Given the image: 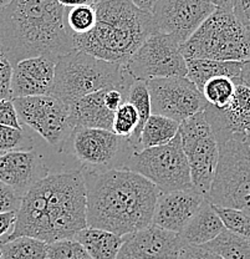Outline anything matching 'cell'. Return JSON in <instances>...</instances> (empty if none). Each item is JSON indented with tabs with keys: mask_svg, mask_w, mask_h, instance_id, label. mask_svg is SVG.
I'll list each match as a JSON object with an SVG mask.
<instances>
[{
	"mask_svg": "<svg viewBox=\"0 0 250 259\" xmlns=\"http://www.w3.org/2000/svg\"><path fill=\"white\" fill-rule=\"evenodd\" d=\"M87 227L86 186L80 169L47 175L23 194L7 241L33 237L47 244L74 239Z\"/></svg>",
	"mask_w": 250,
	"mask_h": 259,
	"instance_id": "1",
	"label": "cell"
},
{
	"mask_svg": "<svg viewBox=\"0 0 250 259\" xmlns=\"http://www.w3.org/2000/svg\"><path fill=\"white\" fill-rule=\"evenodd\" d=\"M83 177L87 227L126 236L152 225L161 191L147 178L127 168L90 169Z\"/></svg>",
	"mask_w": 250,
	"mask_h": 259,
	"instance_id": "2",
	"label": "cell"
},
{
	"mask_svg": "<svg viewBox=\"0 0 250 259\" xmlns=\"http://www.w3.org/2000/svg\"><path fill=\"white\" fill-rule=\"evenodd\" d=\"M58 0H12L0 10V45L13 64L29 58L60 56L75 50Z\"/></svg>",
	"mask_w": 250,
	"mask_h": 259,
	"instance_id": "3",
	"label": "cell"
},
{
	"mask_svg": "<svg viewBox=\"0 0 250 259\" xmlns=\"http://www.w3.org/2000/svg\"><path fill=\"white\" fill-rule=\"evenodd\" d=\"M91 31L74 35L75 50L102 60L125 65L144 40L156 32L153 16L131 0H98Z\"/></svg>",
	"mask_w": 250,
	"mask_h": 259,
	"instance_id": "4",
	"label": "cell"
},
{
	"mask_svg": "<svg viewBox=\"0 0 250 259\" xmlns=\"http://www.w3.org/2000/svg\"><path fill=\"white\" fill-rule=\"evenodd\" d=\"M133 82L125 65L102 60L80 50H72L56 60L51 96L70 104L88 94L117 89L126 97Z\"/></svg>",
	"mask_w": 250,
	"mask_h": 259,
	"instance_id": "5",
	"label": "cell"
},
{
	"mask_svg": "<svg viewBox=\"0 0 250 259\" xmlns=\"http://www.w3.org/2000/svg\"><path fill=\"white\" fill-rule=\"evenodd\" d=\"M248 134L217 139L218 163L206 199L213 206L250 215V146Z\"/></svg>",
	"mask_w": 250,
	"mask_h": 259,
	"instance_id": "6",
	"label": "cell"
},
{
	"mask_svg": "<svg viewBox=\"0 0 250 259\" xmlns=\"http://www.w3.org/2000/svg\"><path fill=\"white\" fill-rule=\"evenodd\" d=\"M184 59L245 61L250 59V31L233 12L216 9L181 45Z\"/></svg>",
	"mask_w": 250,
	"mask_h": 259,
	"instance_id": "7",
	"label": "cell"
},
{
	"mask_svg": "<svg viewBox=\"0 0 250 259\" xmlns=\"http://www.w3.org/2000/svg\"><path fill=\"white\" fill-rule=\"evenodd\" d=\"M122 168L147 178L162 193L194 188L179 132L168 144L133 151Z\"/></svg>",
	"mask_w": 250,
	"mask_h": 259,
	"instance_id": "8",
	"label": "cell"
},
{
	"mask_svg": "<svg viewBox=\"0 0 250 259\" xmlns=\"http://www.w3.org/2000/svg\"><path fill=\"white\" fill-rule=\"evenodd\" d=\"M181 42L172 35L153 32L125 64L134 81H149L162 77L187 75V64Z\"/></svg>",
	"mask_w": 250,
	"mask_h": 259,
	"instance_id": "9",
	"label": "cell"
},
{
	"mask_svg": "<svg viewBox=\"0 0 250 259\" xmlns=\"http://www.w3.org/2000/svg\"><path fill=\"white\" fill-rule=\"evenodd\" d=\"M179 135L193 187L206 197L216 172L219 150L204 111L184 120L179 126Z\"/></svg>",
	"mask_w": 250,
	"mask_h": 259,
	"instance_id": "10",
	"label": "cell"
},
{
	"mask_svg": "<svg viewBox=\"0 0 250 259\" xmlns=\"http://www.w3.org/2000/svg\"><path fill=\"white\" fill-rule=\"evenodd\" d=\"M21 126H28L54 147L63 148L72 128L69 122L70 107L63 100L51 95L13 99Z\"/></svg>",
	"mask_w": 250,
	"mask_h": 259,
	"instance_id": "11",
	"label": "cell"
},
{
	"mask_svg": "<svg viewBox=\"0 0 250 259\" xmlns=\"http://www.w3.org/2000/svg\"><path fill=\"white\" fill-rule=\"evenodd\" d=\"M153 115H161L182 123L204 111L208 102L197 86L185 76L162 77L146 81Z\"/></svg>",
	"mask_w": 250,
	"mask_h": 259,
	"instance_id": "12",
	"label": "cell"
},
{
	"mask_svg": "<svg viewBox=\"0 0 250 259\" xmlns=\"http://www.w3.org/2000/svg\"><path fill=\"white\" fill-rule=\"evenodd\" d=\"M72 152L87 169L123 167L133 148L123 137L102 128H76L70 135Z\"/></svg>",
	"mask_w": 250,
	"mask_h": 259,
	"instance_id": "13",
	"label": "cell"
},
{
	"mask_svg": "<svg viewBox=\"0 0 250 259\" xmlns=\"http://www.w3.org/2000/svg\"><path fill=\"white\" fill-rule=\"evenodd\" d=\"M214 10L211 0H157L151 14L156 30L183 44Z\"/></svg>",
	"mask_w": 250,
	"mask_h": 259,
	"instance_id": "14",
	"label": "cell"
},
{
	"mask_svg": "<svg viewBox=\"0 0 250 259\" xmlns=\"http://www.w3.org/2000/svg\"><path fill=\"white\" fill-rule=\"evenodd\" d=\"M181 248L178 233L151 225L126 234L117 259H178Z\"/></svg>",
	"mask_w": 250,
	"mask_h": 259,
	"instance_id": "15",
	"label": "cell"
},
{
	"mask_svg": "<svg viewBox=\"0 0 250 259\" xmlns=\"http://www.w3.org/2000/svg\"><path fill=\"white\" fill-rule=\"evenodd\" d=\"M204 198V194L198 192L195 188L161 192L156 202L152 225L173 233H181L199 208Z\"/></svg>",
	"mask_w": 250,
	"mask_h": 259,
	"instance_id": "16",
	"label": "cell"
},
{
	"mask_svg": "<svg viewBox=\"0 0 250 259\" xmlns=\"http://www.w3.org/2000/svg\"><path fill=\"white\" fill-rule=\"evenodd\" d=\"M56 59L36 56L24 59L13 66V99L51 95L55 80Z\"/></svg>",
	"mask_w": 250,
	"mask_h": 259,
	"instance_id": "17",
	"label": "cell"
},
{
	"mask_svg": "<svg viewBox=\"0 0 250 259\" xmlns=\"http://www.w3.org/2000/svg\"><path fill=\"white\" fill-rule=\"evenodd\" d=\"M204 113L217 139L233 134L250 132V88L236 83L232 100L227 106L218 107L207 105Z\"/></svg>",
	"mask_w": 250,
	"mask_h": 259,
	"instance_id": "18",
	"label": "cell"
},
{
	"mask_svg": "<svg viewBox=\"0 0 250 259\" xmlns=\"http://www.w3.org/2000/svg\"><path fill=\"white\" fill-rule=\"evenodd\" d=\"M47 176V167L37 152L13 151L0 155V181L23 194Z\"/></svg>",
	"mask_w": 250,
	"mask_h": 259,
	"instance_id": "19",
	"label": "cell"
},
{
	"mask_svg": "<svg viewBox=\"0 0 250 259\" xmlns=\"http://www.w3.org/2000/svg\"><path fill=\"white\" fill-rule=\"evenodd\" d=\"M105 91L106 90L88 94L70 102L69 122L72 131L76 128H102L112 131L115 112L105 105Z\"/></svg>",
	"mask_w": 250,
	"mask_h": 259,
	"instance_id": "20",
	"label": "cell"
},
{
	"mask_svg": "<svg viewBox=\"0 0 250 259\" xmlns=\"http://www.w3.org/2000/svg\"><path fill=\"white\" fill-rule=\"evenodd\" d=\"M224 229L225 227L213 204L204 198L192 220L178 233V237L182 245H204Z\"/></svg>",
	"mask_w": 250,
	"mask_h": 259,
	"instance_id": "21",
	"label": "cell"
},
{
	"mask_svg": "<svg viewBox=\"0 0 250 259\" xmlns=\"http://www.w3.org/2000/svg\"><path fill=\"white\" fill-rule=\"evenodd\" d=\"M187 77L202 93L204 83L212 77L227 76L238 83L243 61H220L209 59H185Z\"/></svg>",
	"mask_w": 250,
	"mask_h": 259,
	"instance_id": "22",
	"label": "cell"
},
{
	"mask_svg": "<svg viewBox=\"0 0 250 259\" xmlns=\"http://www.w3.org/2000/svg\"><path fill=\"white\" fill-rule=\"evenodd\" d=\"M74 239L81 243L93 259H117L125 236H117L105 229L86 227Z\"/></svg>",
	"mask_w": 250,
	"mask_h": 259,
	"instance_id": "23",
	"label": "cell"
},
{
	"mask_svg": "<svg viewBox=\"0 0 250 259\" xmlns=\"http://www.w3.org/2000/svg\"><path fill=\"white\" fill-rule=\"evenodd\" d=\"M181 123L161 115H151L141 134V150L168 144L179 132Z\"/></svg>",
	"mask_w": 250,
	"mask_h": 259,
	"instance_id": "24",
	"label": "cell"
},
{
	"mask_svg": "<svg viewBox=\"0 0 250 259\" xmlns=\"http://www.w3.org/2000/svg\"><path fill=\"white\" fill-rule=\"evenodd\" d=\"M126 101L131 102L134 109L138 113V125L132 134V136L127 140L128 144L133 148V151L141 150V134L143 126L146 125L147 120L152 115V109H151V99L147 83L144 81H134L130 86L126 95Z\"/></svg>",
	"mask_w": 250,
	"mask_h": 259,
	"instance_id": "25",
	"label": "cell"
},
{
	"mask_svg": "<svg viewBox=\"0 0 250 259\" xmlns=\"http://www.w3.org/2000/svg\"><path fill=\"white\" fill-rule=\"evenodd\" d=\"M49 244L33 237H17L0 243L3 259H47Z\"/></svg>",
	"mask_w": 250,
	"mask_h": 259,
	"instance_id": "26",
	"label": "cell"
},
{
	"mask_svg": "<svg viewBox=\"0 0 250 259\" xmlns=\"http://www.w3.org/2000/svg\"><path fill=\"white\" fill-rule=\"evenodd\" d=\"M204 245L223 259H250V239L233 233L227 228Z\"/></svg>",
	"mask_w": 250,
	"mask_h": 259,
	"instance_id": "27",
	"label": "cell"
},
{
	"mask_svg": "<svg viewBox=\"0 0 250 259\" xmlns=\"http://www.w3.org/2000/svg\"><path fill=\"white\" fill-rule=\"evenodd\" d=\"M235 81L227 76L212 77L202 89L204 99L212 106L222 109L227 106L235 91Z\"/></svg>",
	"mask_w": 250,
	"mask_h": 259,
	"instance_id": "28",
	"label": "cell"
},
{
	"mask_svg": "<svg viewBox=\"0 0 250 259\" xmlns=\"http://www.w3.org/2000/svg\"><path fill=\"white\" fill-rule=\"evenodd\" d=\"M66 25L74 35L87 34L96 24V9L93 5H77L66 10Z\"/></svg>",
	"mask_w": 250,
	"mask_h": 259,
	"instance_id": "29",
	"label": "cell"
},
{
	"mask_svg": "<svg viewBox=\"0 0 250 259\" xmlns=\"http://www.w3.org/2000/svg\"><path fill=\"white\" fill-rule=\"evenodd\" d=\"M33 147V139L23 128L0 125V155L13 151H29Z\"/></svg>",
	"mask_w": 250,
	"mask_h": 259,
	"instance_id": "30",
	"label": "cell"
},
{
	"mask_svg": "<svg viewBox=\"0 0 250 259\" xmlns=\"http://www.w3.org/2000/svg\"><path fill=\"white\" fill-rule=\"evenodd\" d=\"M138 125V113L131 102L125 101L115 112L112 132L128 140Z\"/></svg>",
	"mask_w": 250,
	"mask_h": 259,
	"instance_id": "31",
	"label": "cell"
},
{
	"mask_svg": "<svg viewBox=\"0 0 250 259\" xmlns=\"http://www.w3.org/2000/svg\"><path fill=\"white\" fill-rule=\"evenodd\" d=\"M228 231L250 239V215L238 209L213 206Z\"/></svg>",
	"mask_w": 250,
	"mask_h": 259,
	"instance_id": "32",
	"label": "cell"
},
{
	"mask_svg": "<svg viewBox=\"0 0 250 259\" xmlns=\"http://www.w3.org/2000/svg\"><path fill=\"white\" fill-rule=\"evenodd\" d=\"M47 259H93L76 239H63L50 243Z\"/></svg>",
	"mask_w": 250,
	"mask_h": 259,
	"instance_id": "33",
	"label": "cell"
},
{
	"mask_svg": "<svg viewBox=\"0 0 250 259\" xmlns=\"http://www.w3.org/2000/svg\"><path fill=\"white\" fill-rule=\"evenodd\" d=\"M12 79L13 64L5 58L0 56V100H12Z\"/></svg>",
	"mask_w": 250,
	"mask_h": 259,
	"instance_id": "34",
	"label": "cell"
},
{
	"mask_svg": "<svg viewBox=\"0 0 250 259\" xmlns=\"http://www.w3.org/2000/svg\"><path fill=\"white\" fill-rule=\"evenodd\" d=\"M20 194L0 181V212L18 210L19 206H20Z\"/></svg>",
	"mask_w": 250,
	"mask_h": 259,
	"instance_id": "35",
	"label": "cell"
},
{
	"mask_svg": "<svg viewBox=\"0 0 250 259\" xmlns=\"http://www.w3.org/2000/svg\"><path fill=\"white\" fill-rule=\"evenodd\" d=\"M178 259H223L206 245H182Z\"/></svg>",
	"mask_w": 250,
	"mask_h": 259,
	"instance_id": "36",
	"label": "cell"
},
{
	"mask_svg": "<svg viewBox=\"0 0 250 259\" xmlns=\"http://www.w3.org/2000/svg\"><path fill=\"white\" fill-rule=\"evenodd\" d=\"M0 125L13 126L17 128H23L19 122V118L15 111L14 102L12 100H0Z\"/></svg>",
	"mask_w": 250,
	"mask_h": 259,
	"instance_id": "37",
	"label": "cell"
},
{
	"mask_svg": "<svg viewBox=\"0 0 250 259\" xmlns=\"http://www.w3.org/2000/svg\"><path fill=\"white\" fill-rule=\"evenodd\" d=\"M17 221V210L12 212H0V243L7 241L13 232Z\"/></svg>",
	"mask_w": 250,
	"mask_h": 259,
	"instance_id": "38",
	"label": "cell"
},
{
	"mask_svg": "<svg viewBox=\"0 0 250 259\" xmlns=\"http://www.w3.org/2000/svg\"><path fill=\"white\" fill-rule=\"evenodd\" d=\"M233 13L244 28L250 31V0H235Z\"/></svg>",
	"mask_w": 250,
	"mask_h": 259,
	"instance_id": "39",
	"label": "cell"
},
{
	"mask_svg": "<svg viewBox=\"0 0 250 259\" xmlns=\"http://www.w3.org/2000/svg\"><path fill=\"white\" fill-rule=\"evenodd\" d=\"M104 101L107 109L111 110L112 112H116L118 107L126 101V97L122 91L117 90V89H109V90L105 91Z\"/></svg>",
	"mask_w": 250,
	"mask_h": 259,
	"instance_id": "40",
	"label": "cell"
},
{
	"mask_svg": "<svg viewBox=\"0 0 250 259\" xmlns=\"http://www.w3.org/2000/svg\"><path fill=\"white\" fill-rule=\"evenodd\" d=\"M238 83H243V85L250 88V59L249 60L243 61V66H241L240 76H239Z\"/></svg>",
	"mask_w": 250,
	"mask_h": 259,
	"instance_id": "41",
	"label": "cell"
},
{
	"mask_svg": "<svg viewBox=\"0 0 250 259\" xmlns=\"http://www.w3.org/2000/svg\"><path fill=\"white\" fill-rule=\"evenodd\" d=\"M65 8L77 7V5H95L98 0H58Z\"/></svg>",
	"mask_w": 250,
	"mask_h": 259,
	"instance_id": "42",
	"label": "cell"
},
{
	"mask_svg": "<svg viewBox=\"0 0 250 259\" xmlns=\"http://www.w3.org/2000/svg\"><path fill=\"white\" fill-rule=\"evenodd\" d=\"M216 9L228 10V12H233L234 5H235V0H211Z\"/></svg>",
	"mask_w": 250,
	"mask_h": 259,
	"instance_id": "43",
	"label": "cell"
},
{
	"mask_svg": "<svg viewBox=\"0 0 250 259\" xmlns=\"http://www.w3.org/2000/svg\"><path fill=\"white\" fill-rule=\"evenodd\" d=\"M131 2H132L136 7H138L139 9L146 10V12L151 13L153 5H155V3L157 2V0H131Z\"/></svg>",
	"mask_w": 250,
	"mask_h": 259,
	"instance_id": "44",
	"label": "cell"
},
{
	"mask_svg": "<svg viewBox=\"0 0 250 259\" xmlns=\"http://www.w3.org/2000/svg\"><path fill=\"white\" fill-rule=\"evenodd\" d=\"M10 2H12V0H0V10H2L3 8L7 7Z\"/></svg>",
	"mask_w": 250,
	"mask_h": 259,
	"instance_id": "45",
	"label": "cell"
},
{
	"mask_svg": "<svg viewBox=\"0 0 250 259\" xmlns=\"http://www.w3.org/2000/svg\"><path fill=\"white\" fill-rule=\"evenodd\" d=\"M246 136H248V142H249V146H250V132H248V135H246Z\"/></svg>",
	"mask_w": 250,
	"mask_h": 259,
	"instance_id": "46",
	"label": "cell"
},
{
	"mask_svg": "<svg viewBox=\"0 0 250 259\" xmlns=\"http://www.w3.org/2000/svg\"><path fill=\"white\" fill-rule=\"evenodd\" d=\"M0 56H3V50H2V45H0Z\"/></svg>",
	"mask_w": 250,
	"mask_h": 259,
	"instance_id": "47",
	"label": "cell"
},
{
	"mask_svg": "<svg viewBox=\"0 0 250 259\" xmlns=\"http://www.w3.org/2000/svg\"><path fill=\"white\" fill-rule=\"evenodd\" d=\"M0 259H3V255H2V250H0Z\"/></svg>",
	"mask_w": 250,
	"mask_h": 259,
	"instance_id": "48",
	"label": "cell"
}]
</instances>
